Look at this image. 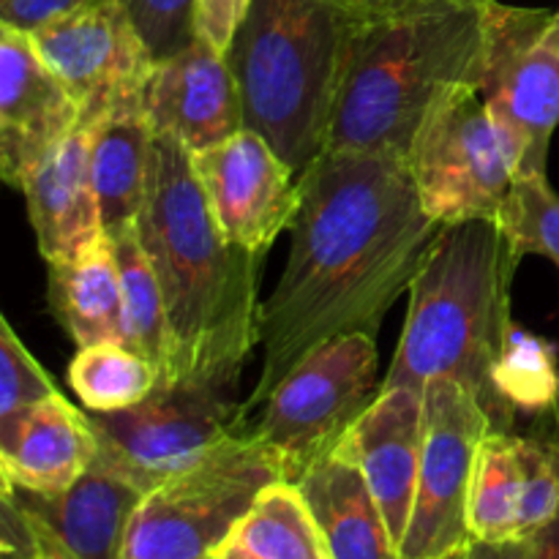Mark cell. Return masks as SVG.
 <instances>
[{
    "instance_id": "cell-1",
    "label": "cell",
    "mask_w": 559,
    "mask_h": 559,
    "mask_svg": "<svg viewBox=\"0 0 559 559\" xmlns=\"http://www.w3.org/2000/svg\"><path fill=\"white\" fill-rule=\"evenodd\" d=\"M298 191L287 265L260 309L262 371L246 415L317 347L377 336L442 229L409 164L391 153L325 151L298 175Z\"/></svg>"
},
{
    "instance_id": "cell-2",
    "label": "cell",
    "mask_w": 559,
    "mask_h": 559,
    "mask_svg": "<svg viewBox=\"0 0 559 559\" xmlns=\"http://www.w3.org/2000/svg\"><path fill=\"white\" fill-rule=\"evenodd\" d=\"M136 233L162 284L175 342V382L238 385L251 349L260 344L265 257L224 238L191 153L173 136L156 134L153 142Z\"/></svg>"
},
{
    "instance_id": "cell-3",
    "label": "cell",
    "mask_w": 559,
    "mask_h": 559,
    "mask_svg": "<svg viewBox=\"0 0 559 559\" xmlns=\"http://www.w3.org/2000/svg\"><path fill=\"white\" fill-rule=\"evenodd\" d=\"M484 3L413 0L349 22L325 151L391 153L407 162L426 115L448 91L478 87Z\"/></svg>"
},
{
    "instance_id": "cell-4",
    "label": "cell",
    "mask_w": 559,
    "mask_h": 559,
    "mask_svg": "<svg viewBox=\"0 0 559 559\" xmlns=\"http://www.w3.org/2000/svg\"><path fill=\"white\" fill-rule=\"evenodd\" d=\"M519 257L495 218L448 224L431 243L413 287L407 320L385 388L424 393L435 380L467 385L500 431H513L491 385L511 328V284Z\"/></svg>"
},
{
    "instance_id": "cell-5",
    "label": "cell",
    "mask_w": 559,
    "mask_h": 559,
    "mask_svg": "<svg viewBox=\"0 0 559 559\" xmlns=\"http://www.w3.org/2000/svg\"><path fill=\"white\" fill-rule=\"evenodd\" d=\"M349 22L325 0H254L227 55L243 126L298 175L328 147Z\"/></svg>"
},
{
    "instance_id": "cell-6",
    "label": "cell",
    "mask_w": 559,
    "mask_h": 559,
    "mask_svg": "<svg viewBox=\"0 0 559 559\" xmlns=\"http://www.w3.org/2000/svg\"><path fill=\"white\" fill-rule=\"evenodd\" d=\"M276 480H287L282 464L243 426L194 467L142 497L120 559H211Z\"/></svg>"
},
{
    "instance_id": "cell-7",
    "label": "cell",
    "mask_w": 559,
    "mask_h": 559,
    "mask_svg": "<svg viewBox=\"0 0 559 559\" xmlns=\"http://www.w3.org/2000/svg\"><path fill=\"white\" fill-rule=\"evenodd\" d=\"M380 393L374 336L347 333L306 355L267 393L251 431L278 459L284 478L295 484L306 469L342 445Z\"/></svg>"
},
{
    "instance_id": "cell-8",
    "label": "cell",
    "mask_w": 559,
    "mask_h": 559,
    "mask_svg": "<svg viewBox=\"0 0 559 559\" xmlns=\"http://www.w3.org/2000/svg\"><path fill=\"white\" fill-rule=\"evenodd\" d=\"M235 388L229 382L178 380L156 388L136 407L91 413L96 464L147 495L243 429L246 409L233 399Z\"/></svg>"
},
{
    "instance_id": "cell-9",
    "label": "cell",
    "mask_w": 559,
    "mask_h": 559,
    "mask_svg": "<svg viewBox=\"0 0 559 559\" xmlns=\"http://www.w3.org/2000/svg\"><path fill=\"white\" fill-rule=\"evenodd\" d=\"M555 11L484 0L478 91L516 175L546 173L559 126V52Z\"/></svg>"
},
{
    "instance_id": "cell-10",
    "label": "cell",
    "mask_w": 559,
    "mask_h": 559,
    "mask_svg": "<svg viewBox=\"0 0 559 559\" xmlns=\"http://www.w3.org/2000/svg\"><path fill=\"white\" fill-rule=\"evenodd\" d=\"M424 211L440 227L497 218L516 169L475 85L448 91L426 115L407 156Z\"/></svg>"
},
{
    "instance_id": "cell-11",
    "label": "cell",
    "mask_w": 559,
    "mask_h": 559,
    "mask_svg": "<svg viewBox=\"0 0 559 559\" xmlns=\"http://www.w3.org/2000/svg\"><path fill=\"white\" fill-rule=\"evenodd\" d=\"M491 429L489 413L467 385L456 380L426 385L418 491L399 559H448L467 549L469 484L478 448Z\"/></svg>"
},
{
    "instance_id": "cell-12",
    "label": "cell",
    "mask_w": 559,
    "mask_h": 559,
    "mask_svg": "<svg viewBox=\"0 0 559 559\" xmlns=\"http://www.w3.org/2000/svg\"><path fill=\"white\" fill-rule=\"evenodd\" d=\"M91 129L115 109L142 102L156 58L120 0H93L31 33Z\"/></svg>"
},
{
    "instance_id": "cell-13",
    "label": "cell",
    "mask_w": 559,
    "mask_h": 559,
    "mask_svg": "<svg viewBox=\"0 0 559 559\" xmlns=\"http://www.w3.org/2000/svg\"><path fill=\"white\" fill-rule=\"evenodd\" d=\"M213 218L229 243L265 257L298 211V173L251 129L191 153Z\"/></svg>"
},
{
    "instance_id": "cell-14",
    "label": "cell",
    "mask_w": 559,
    "mask_h": 559,
    "mask_svg": "<svg viewBox=\"0 0 559 559\" xmlns=\"http://www.w3.org/2000/svg\"><path fill=\"white\" fill-rule=\"evenodd\" d=\"M80 129V107L27 31L0 22V175L22 191L58 142Z\"/></svg>"
},
{
    "instance_id": "cell-15",
    "label": "cell",
    "mask_w": 559,
    "mask_h": 559,
    "mask_svg": "<svg viewBox=\"0 0 559 559\" xmlns=\"http://www.w3.org/2000/svg\"><path fill=\"white\" fill-rule=\"evenodd\" d=\"M142 107L153 131L200 153L243 129V104L229 58L194 36L180 52L156 60Z\"/></svg>"
},
{
    "instance_id": "cell-16",
    "label": "cell",
    "mask_w": 559,
    "mask_h": 559,
    "mask_svg": "<svg viewBox=\"0 0 559 559\" xmlns=\"http://www.w3.org/2000/svg\"><path fill=\"white\" fill-rule=\"evenodd\" d=\"M336 451L358 464L399 549L407 535L418 491L424 393L413 388H385Z\"/></svg>"
},
{
    "instance_id": "cell-17",
    "label": "cell",
    "mask_w": 559,
    "mask_h": 559,
    "mask_svg": "<svg viewBox=\"0 0 559 559\" xmlns=\"http://www.w3.org/2000/svg\"><path fill=\"white\" fill-rule=\"evenodd\" d=\"M91 413L63 393L0 420V475L5 484L36 495H58L74 486L96 462Z\"/></svg>"
},
{
    "instance_id": "cell-18",
    "label": "cell",
    "mask_w": 559,
    "mask_h": 559,
    "mask_svg": "<svg viewBox=\"0 0 559 559\" xmlns=\"http://www.w3.org/2000/svg\"><path fill=\"white\" fill-rule=\"evenodd\" d=\"M22 197L44 262L69 260L104 233L85 126L41 158L22 186Z\"/></svg>"
},
{
    "instance_id": "cell-19",
    "label": "cell",
    "mask_w": 559,
    "mask_h": 559,
    "mask_svg": "<svg viewBox=\"0 0 559 559\" xmlns=\"http://www.w3.org/2000/svg\"><path fill=\"white\" fill-rule=\"evenodd\" d=\"M14 495L27 513L80 559H120L129 524L145 491L93 462L74 486L58 495L22 489H14Z\"/></svg>"
},
{
    "instance_id": "cell-20",
    "label": "cell",
    "mask_w": 559,
    "mask_h": 559,
    "mask_svg": "<svg viewBox=\"0 0 559 559\" xmlns=\"http://www.w3.org/2000/svg\"><path fill=\"white\" fill-rule=\"evenodd\" d=\"M331 559H399L385 516L358 464L333 451L298 480Z\"/></svg>"
},
{
    "instance_id": "cell-21",
    "label": "cell",
    "mask_w": 559,
    "mask_h": 559,
    "mask_svg": "<svg viewBox=\"0 0 559 559\" xmlns=\"http://www.w3.org/2000/svg\"><path fill=\"white\" fill-rule=\"evenodd\" d=\"M47 309L76 349L123 342V289L115 240L102 233L69 260L47 262Z\"/></svg>"
},
{
    "instance_id": "cell-22",
    "label": "cell",
    "mask_w": 559,
    "mask_h": 559,
    "mask_svg": "<svg viewBox=\"0 0 559 559\" xmlns=\"http://www.w3.org/2000/svg\"><path fill=\"white\" fill-rule=\"evenodd\" d=\"M91 173L104 233L136 224L147 197L153 164V131L142 102L115 109L91 126Z\"/></svg>"
},
{
    "instance_id": "cell-23",
    "label": "cell",
    "mask_w": 559,
    "mask_h": 559,
    "mask_svg": "<svg viewBox=\"0 0 559 559\" xmlns=\"http://www.w3.org/2000/svg\"><path fill=\"white\" fill-rule=\"evenodd\" d=\"M123 289V344L158 371V388L175 382V342L162 284L145 254L136 224L112 229Z\"/></svg>"
},
{
    "instance_id": "cell-24",
    "label": "cell",
    "mask_w": 559,
    "mask_h": 559,
    "mask_svg": "<svg viewBox=\"0 0 559 559\" xmlns=\"http://www.w3.org/2000/svg\"><path fill=\"white\" fill-rule=\"evenodd\" d=\"M519 500H522L519 435L491 429L480 442L473 484H469L473 540H486V544L519 540Z\"/></svg>"
},
{
    "instance_id": "cell-25",
    "label": "cell",
    "mask_w": 559,
    "mask_h": 559,
    "mask_svg": "<svg viewBox=\"0 0 559 559\" xmlns=\"http://www.w3.org/2000/svg\"><path fill=\"white\" fill-rule=\"evenodd\" d=\"M235 538L262 559H331L314 513L293 480L265 486Z\"/></svg>"
},
{
    "instance_id": "cell-26",
    "label": "cell",
    "mask_w": 559,
    "mask_h": 559,
    "mask_svg": "<svg viewBox=\"0 0 559 559\" xmlns=\"http://www.w3.org/2000/svg\"><path fill=\"white\" fill-rule=\"evenodd\" d=\"M491 385L508 424L516 415H544L555 409L559 399L557 347L549 338L511 322L500 355L491 371Z\"/></svg>"
},
{
    "instance_id": "cell-27",
    "label": "cell",
    "mask_w": 559,
    "mask_h": 559,
    "mask_svg": "<svg viewBox=\"0 0 559 559\" xmlns=\"http://www.w3.org/2000/svg\"><path fill=\"white\" fill-rule=\"evenodd\" d=\"M69 385L87 413H120L156 391L158 371L123 342H102L76 349Z\"/></svg>"
},
{
    "instance_id": "cell-28",
    "label": "cell",
    "mask_w": 559,
    "mask_h": 559,
    "mask_svg": "<svg viewBox=\"0 0 559 559\" xmlns=\"http://www.w3.org/2000/svg\"><path fill=\"white\" fill-rule=\"evenodd\" d=\"M495 222L519 260L538 254L559 267V194L546 173L516 175Z\"/></svg>"
},
{
    "instance_id": "cell-29",
    "label": "cell",
    "mask_w": 559,
    "mask_h": 559,
    "mask_svg": "<svg viewBox=\"0 0 559 559\" xmlns=\"http://www.w3.org/2000/svg\"><path fill=\"white\" fill-rule=\"evenodd\" d=\"M519 540H530L549 527L559 513V445L540 437H519Z\"/></svg>"
},
{
    "instance_id": "cell-30",
    "label": "cell",
    "mask_w": 559,
    "mask_h": 559,
    "mask_svg": "<svg viewBox=\"0 0 559 559\" xmlns=\"http://www.w3.org/2000/svg\"><path fill=\"white\" fill-rule=\"evenodd\" d=\"M55 393L60 391L52 377L22 344L9 317H0V420H11Z\"/></svg>"
},
{
    "instance_id": "cell-31",
    "label": "cell",
    "mask_w": 559,
    "mask_h": 559,
    "mask_svg": "<svg viewBox=\"0 0 559 559\" xmlns=\"http://www.w3.org/2000/svg\"><path fill=\"white\" fill-rule=\"evenodd\" d=\"M140 27L153 58L164 60L194 41L197 0H120Z\"/></svg>"
},
{
    "instance_id": "cell-32",
    "label": "cell",
    "mask_w": 559,
    "mask_h": 559,
    "mask_svg": "<svg viewBox=\"0 0 559 559\" xmlns=\"http://www.w3.org/2000/svg\"><path fill=\"white\" fill-rule=\"evenodd\" d=\"M254 0H197L194 33L218 52L229 55L240 25L249 16Z\"/></svg>"
},
{
    "instance_id": "cell-33",
    "label": "cell",
    "mask_w": 559,
    "mask_h": 559,
    "mask_svg": "<svg viewBox=\"0 0 559 559\" xmlns=\"http://www.w3.org/2000/svg\"><path fill=\"white\" fill-rule=\"evenodd\" d=\"M93 0H0V22L33 33L36 27L71 14Z\"/></svg>"
},
{
    "instance_id": "cell-34",
    "label": "cell",
    "mask_w": 559,
    "mask_h": 559,
    "mask_svg": "<svg viewBox=\"0 0 559 559\" xmlns=\"http://www.w3.org/2000/svg\"><path fill=\"white\" fill-rule=\"evenodd\" d=\"M333 9L342 11L347 20L360 22V20H374V16L391 14V11L404 9L413 0H325Z\"/></svg>"
},
{
    "instance_id": "cell-35",
    "label": "cell",
    "mask_w": 559,
    "mask_h": 559,
    "mask_svg": "<svg viewBox=\"0 0 559 559\" xmlns=\"http://www.w3.org/2000/svg\"><path fill=\"white\" fill-rule=\"evenodd\" d=\"M464 559H530V540H506V544L469 540Z\"/></svg>"
},
{
    "instance_id": "cell-36",
    "label": "cell",
    "mask_w": 559,
    "mask_h": 559,
    "mask_svg": "<svg viewBox=\"0 0 559 559\" xmlns=\"http://www.w3.org/2000/svg\"><path fill=\"white\" fill-rule=\"evenodd\" d=\"M33 522H36V551H33L31 559H80L69 549V546L63 544V540L55 538V535L49 533L36 516H33Z\"/></svg>"
},
{
    "instance_id": "cell-37",
    "label": "cell",
    "mask_w": 559,
    "mask_h": 559,
    "mask_svg": "<svg viewBox=\"0 0 559 559\" xmlns=\"http://www.w3.org/2000/svg\"><path fill=\"white\" fill-rule=\"evenodd\" d=\"M530 559H559V513L549 527L530 538Z\"/></svg>"
},
{
    "instance_id": "cell-38",
    "label": "cell",
    "mask_w": 559,
    "mask_h": 559,
    "mask_svg": "<svg viewBox=\"0 0 559 559\" xmlns=\"http://www.w3.org/2000/svg\"><path fill=\"white\" fill-rule=\"evenodd\" d=\"M213 559H262V557L254 555V551H251L249 546L240 544V540L233 535V538H229L227 544L218 546V551H216V555H213Z\"/></svg>"
},
{
    "instance_id": "cell-39",
    "label": "cell",
    "mask_w": 559,
    "mask_h": 559,
    "mask_svg": "<svg viewBox=\"0 0 559 559\" xmlns=\"http://www.w3.org/2000/svg\"><path fill=\"white\" fill-rule=\"evenodd\" d=\"M551 36H555L557 52H559V9L555 11V22H551Z\"/></svg>"
},
{
    "instance_id": "cell-40",
    "label": "cell",
    "mask_w": 559,
    "mask_h": 559,
    "mask_svg": "<svg viewBox=\"0 0 559 559\" xmlns=\"http://www.w3.org/2000/svg\"><path fill=\"white\" fill-rule=\"evenodd\" d=\"M445 3H484V0H445Z\"/></svg>"
},
{
    "instance_id": "cell-41",
    "label": "cell",
    "mask_w": 559,
    "mask_h": 559,
    "mask_svg": "<svg viewBox=\"0 0 559 559\" xmlns=\"http://www.w3.org/2000/svg\"><path fill=\"white\" fill-rule=\"evenodd\" d=\"M467 551V549H464ZM464 551H459V555H453V557H448V559H464Z\"/></svg>"
},
{
    "instance_id": "cell-42",
    "label": "cell",
    "mask_w": 559,
    "mask_h": 559,
    "mask_svg": "<svg viewBox=\"0 0 559 559\" xmlns=\"http://www.w3.org/2000/svg\"><path fill=\"white\" fill-rule=\"evenodd\" d=\"M211 559H213V557H211Z\"/></svg>"
}]
</instances>
